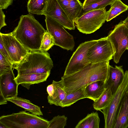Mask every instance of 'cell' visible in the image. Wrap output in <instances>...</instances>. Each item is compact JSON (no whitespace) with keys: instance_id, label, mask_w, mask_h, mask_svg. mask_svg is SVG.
Segmentation results:
<instances>
[{"instance_id":"6da1fadb","label":"cell","mask_w":128,"mask_h":128,"mask_svg":"<svg viewBox=\"0 0 128 128\" xmlns=\"http://www.w3.org/2000/svg\"><path fill=\"white\" fill-rule=\"evenodd\" d=\"M110 61L90 63L71 74L61 77L67 94L84 87L96 81L105 83L108 76Z\"/></svg>"},{"instance_id":"7a4b0ae2","label":"cell","mask_w":128,"mask_h":128,"mask_svg":"<svg viewBox=\"0 0 128 128\" xmlns=\"http://www.w3.org/2000/svg\"><path fill=\"white\" fill-rule=\"evenodd\" d=\"M17 26L11 33L29 51L40 50L44 34L46 32L30 13L22 15Z\"/></svg>"},{"instance_id":"3957f363","label":"cell","mask_w":128,"mask_h":128,"mask_svg":"<svg viewBox=\"0 0 128 128\" xmlns=\"http://www.w3.org/2000/svg\"><path fill=\"white\" fill-rule=\"evenodd\" d=\"M14 65L13 68L17 70L18 75L50 72L53 67L49 54L41 50L30 51L20 63Z\"/></svg>"},{"instance_id":"277c9868","label":"cell","mask_w":128,"mask_h":128,"mask_svg":"<svg viewBox=\"0 0 128 128\" xmlns=\"http://www.w3.org/2000/svg\"><path fill=\"white\" fill-rule=\"evenodd\" d=\"M0 122L7 128H48L49 123L46 120L25 110L2 116Z\"/></svg>"},{"instance_id":"5b68a950","label":"cell","mask_w":128,"mask_h":128,"mask_svg":"<svg viewBox=\"0 0 128 128\" xmlns=\"http://www.w3.org/2000/svg\"><path fill=\"white\" fill-rule=\"evenodd\" d=\"M107 12L105 8L90 11L82 14L74 22L80 32L92 33L100 28L106 21Z\"/></svg>"},{"instance_id":"8992f818","label":"cell","mask_w":128,"mask_h":128,"mask_svg":"<svg viewBox=\"0 0 128 128\" xmlns=\"http://www.w3.org/2000/svg\"><path fill=\"white\" fill-rule=\"evenodd\" d=\"M128 91V70L124 72L123 80L114 94L108 105L101 111L104 119L105 128H113L117 112L122 99Z\"/></svg>"},{"instance_id":"52a82bcc","label":"cell","mask_w":128,"mask_h":128,"mask_svg":"<svg viewBox=\"0 0 128 128\" xmlns=\"http://www.w3.org/2000/svg\"><path fill=\"white\" fill-rule=\"evenodd\" d=\"M106 37L111 43L114 52V61L117 64L128 48V27L121 21Z\"/></svg>"},{"instance_id":"ba28073f","label":"cell","mask_w":128,"mask_h":128,"mask_svg":"<svg viewBox=\"0 0 128 128\" xmlns=\"http://www.w3.org/2000/svg\"><path fill=\"white\" fill-rule=\"evenodd\" d=\"M45 21L47 31L52 36L54 45L68 50H72L75 44L73 36L52 18L45 16Z\"/></svg>"},{"instance_id":"9c48e42d","label":"cell","mask_w":128,"mask_h":128,"mask_svg":"<svg viewBox=\"0 0 128 128\" xmlns=\"http://www.w3.org/2000/svg\"><path fill=\"white\" fill-rule=\"evenodd\" d=\"M98 40L86 41L79 45L70 58L64 75L74 73L90 63L87 58L88 52L96 43Z\"/></svg>"},{"instance_id":"30bf717a","label":"cell","mask_w":128,"mask_h":128,"mask_svg":"<svg viewBox=\"0 0 128 128\" xmlns=\"http://www.w3.org/2000/svg\"><path fill=\"white\" fill-rule=\"evenodd\" d=\"M114 54L111 42L106 37L98 40L96 43L89 50L88 58L90 63L110 61Z\"/></svg>"},{"instance_id":"8fae6325","label":"cell","mask_w":128,"mask_h":128,"mask_svg":"<svg viewBox=\"0 0 128 128\" xmlns=\"http://www.w3.org/2000/svg\"><path fill=\"white\" fill-rule=\"evenodd\" d=\"M4 46L13 64L20 63L26 56L29 51L22 45L11 33L0 32Z\"/></svg>"},{"instance_id":"7c38bea8","label":"cell","mask_w":128,"mask_h":128,"mask_svg":"<svg viewBox=\"0 0 128 128\" xmlns=\"http://www.w3.org/2000/svg\"><path fill=\"white\" fill-rule=\"evenodd\" d=\"M43 15L54 19L65 28L75 29L74 22L68 16L57 0H48Z\"/></svg>"},{"instance_id":"4fadbf2b","label":"cell","mask_w":128,"mask_h":128,"mask_svg":"<svg viewBox=\"0 0 128 128\" xmlns=\"http://www.w3.org/2000/svg\"><path fill=\"white\" fill-rule=\"evenodd\" d=\"M18 84L12 68L0 76V90L6 99L13 98L18 95Z\"/></svg>"},{"instance_id":"5bb4252c","label":"cell","mask_w":128,"mask_h":128,"mask_svg":"<svg viewBox=\"0 0 128 128\" xmlns=\"http://www.w3.org/2000/svg\"><path fill=\"white\" fill-rule=\"evenodd\" d=\"M124 72L122 66H109L108 76L105 83V88H109L113 95L122 82Z\"/></svg>"},{"instance_id":"9a60e30c","label":"cell","mask_w":128,"mask_h":128,"mask_svg":"<svg viewBox=\"0 0 128 128\" xmlns=\"http://www.w3.org/2000/svg\"><path fill=\"white\" fill-rule=\"evenodd\" d=\"M69 18L73 22L83 11V4L79 0H57Z\"/></svg>"},{"instance_id":"2e32d148","label":"cell","mask_w":128,"mask_h":128,"mask_svg":"<svg viewBox=\"0 0 128 128\" xmlns=\"http://www.w3.org/2000/svg\"><path fill=\"white\" fill-rule=\"evenodd\" d=\"M50 72L44 73H30L17 75L15 79L18 85L21 84L28 90L32 84L46 81Z\"/></svg>"},{"instance_id":"e0dca14e","label":"cell","mask_w":128,"mask_h":128,"mask_svg":"<svg viewBox=\"0 0 128 128\" xmlns=\"http://www.w3.org/2000/svg\"><path fill=\"white\" fill-rule=\"evenodd\" d=\"M128 127V91L123 97L118 110L113 128Z\"/></svg>"},{"instance_id":"ac0fdd59","label":"cell","mask_w":128,"mask_h":128,"mask_svg":"<svg viewBox=\"0 0 128 128\" xmlns=\"http://www.w3.org/2000/svg\"><path fill=\"white\" fill-rule=\"evenodd\" d=\"M106 88L105 82L103 81L98 80L94 82L85 88L86 98L94 102L99 98Z\"/></svg>"},{"instance_id":"d6986e66","label":"cell","mask_w":128,"mask_h":128,"mask_svg":"<svg viewBox=\"0 0 128 128\" xmlns=\"http://www.w3.org/2000/svg\"><path fill=\"white\" fill-rule=\"evenodd\" d=\"M7 101L11 102L17 106L24 109L34 114L40 116L43 114L40 108L31 102L29 100L16 96L14 98L6 99Z\"/></svg>"},{"instance_id":"ffe728a7","label":"cell","mask_w":128,"mask_h":128,"mask_svg":"<svg viewBox=\"0 0 128 128\" xmlns=\"http://www.w3.org/2000/svg\"><path fill=\"white\" fill-rule=\"evenodd\" d=\"M52 83L54 85V91L52 96L48 98V102L50 105L54 104L60 106L67 95L64 90L63 82L62 80L58 82L53 80Z\"/></svg>"},{"instance_id":"44dd1931","label":"cell","mask_w":128,"mask_h":128,"mask_svg":"<svg viewBox=\"0 0 128 128\" xmlns=\"http://www.w3.org/2000/svg\"><path fill=\"white\" fill-rule=\"evenodd\" d=\"M100 119L97 112L88 114L83 119L80 121L75 128H99Z\"/></svg>"},{"instance_id":"7402d4cb","label":"cell","mask_w":128,"mask_h":128,"mask_svg":"<svg viewBox=\"0 0 128 128\" xmlns=\"http://www.w3.org/2000/svg\"><path fill=\"white\" fill-rule=\"evenodd\" d=\"M85 88L84 87L67 94L60 106L62 108L68 107L80 100L86 98Z\"/></svg>"},{"instance_id":"603a6c76","label":"cell","mask_w":128,"mask_h":128,"mask_svg":"<svg viewBox=\"0 0 128 128\" xmlns=\"http://www.w3.org/2000/svg\"><path fill=\"white\" fill-rule=\"evenodd\" d=\"M110 8L107 12L106 21L108 22L128 9V6L120 0H114L110 5Z\"/></svg>"},{"instance_id":"cb8c5ba5","label":"cell","mask_w":128,"mask_h":128,"mask_svg":"<svg viewBox=\"0 0 128 128\" xmlns=\"http://www.w3.org/2000/svg\"><path fill=\"white\" fill-rule=\"evenodd\" d=\"M110 88H106L99 98L94 102L93 106L94 108L97 111L107 107L110 104L113 96Z\"/></svg>"},{"instance_id":"d4e9b609","label":"cell","mask_w":128,"mask_h":128,"mask_svg":"<svg viewBox=\"0 0 128 128\" xmlns=\"http://www.w3.org/2000/svg\"><path fill=\"white\" fill-rule=\"evenodd\" d=\"M48 0H28L27 3L29 13L37 15H43Z\"/></svg>"},{"instance_id":"484cf974","label":"cell","mask_w":128,"mask_h":128,"mask_svg":"<svg viewBox=\"0 0 128 128\" xmlns=\"http://www.w3.org/2000/svg\"><path fill=\"white\" fill-rule=\"evenodd\" d=\"M114 0H98L84 8L82 14L94 10L105 8L107 6L111 5Z\"/></svg>"},{"instance_id":"4316f807","label":"cell","mask_w":128,"mask_h":128,"mask_svg":"<svg viewBox=\"0 0 128 128\" xmlns=\"http://www.w3.org/2000/svg\"><path fill=\"white\" fill-rule=\"evenodd\" d=\"M67 119L64 115L55 116L49 121L48 128H64L66 125Z\"/></svg>"},{"instance_id":"83f0119b","label":"cell","mask_w":128,"mask_h":128,"mask_svg":"<svg viewBox=\"0 0 128 128\" xmlns=\"http://www.w3.org/2000/svg\"><path fill=\"white\" fill-rule=\"evenodd\" d=\"M54 45V42L52 36L47 31L43 36L40 50L47 51Z\"/></svg>"},{"instance_id":"f1b7e54d","label":"cell","mask_w":128,"mask_h":128,"mask_svg":"<svg viewBox=\"0 0 128 128\" xmlns=\"http://www.w3.org/2000/svg\"><path fill=\"white\" fill-rule=\"evenodd\" d=\"M13 65L0 52V76L13 68Z\"/></svg>"},{"instance_id":"f546056e","label":"cell","mask_w":128,"mask_h":128,"mask_svg":"<svg viewBox=\"0 0 128 128\" xmlns=\"http://www.w3.org/2000/svg\"><path fill=\"white\" fill-rule=\"evenodd\" d=\"M0 52L7 59L12 63V60L4 46L2 36L0 35Z\"/></svg>"},{"instance_id":"4dcf8cb0","label":"cell","mask_w":128,"mask_h":128,"mask_svg":"<svg viewBox=\"0 0 128 128\" xmlns=\"http://www.w3.org/2000/svg\"><path fill=\"white\" fill-rule=\"evenodd\" d=\"M13 0H0V8L2 9H6L12 5Z\"/></svg>"},{"instance_id":"1f68e13d","label":"cell","mask_w":128,"mask_h":128,"mask_svg":"<svg viewBox=\"0 0 128 128\" xmlns=\"http://www.w3.org/2000/svg\"><path fill=\"white\" fill-rule=\"evenodd\" d=\"M0 30L3 27L7 25L5 22V15L2 9L0 8Z\"/></svg>"},{"instance_id":"d6a6232c","label":"cell","mask_w":128,"mask_h":128,"mask_svg":"<svg viewBox=\"0 0 128 128\" xmlns=\"http://www.w3.org/2000/svg\"><path fill=\"white\" fill-rule=\"evenodd\" d=\"M46 90L48 94L47 99L51 98L54 94V84L52 83L48 85L47 87Z\"/></svg>"},{"instance_id":"836d02e7","label":"cell","mask_w":128,"mask_h":128,"mask_svg":"<svg viewBox=\"0 0 128 128\" xmlns=\"http://www.w3.org/2000/svg\"><path fill=\"white\" fill-rule=\"evenodd\" d=\"M7 100L5 98L2 92H0V104H3L7 103Z\"/></svg>"},{"instance_id":"e575fe53","label":"cell","mask_w":128,"mask_h":128,"mask_svg":"<svg viewBox=\"0 0 128 128\" xmlns=\"http://www.w3.org/2000/svg\"><path fill=\"white\" fill-rule=\"evenodd\" d=\"M98 0H84L83 4V8L86 6L94 3Z\"/></svg>"},{"instance_id":"d590c367","label":"cell","mask_w":128,"mask_h":128,"mask_svg":"<svg viewBox=\"0 0 128 128\" xmlns=\"http://www.w3.org/2000/svg\"><path fill=\"white\" fill-rule=\"evenodd\" d=\"M122 21L123 23L128 27V16L124 20Z\"/></svg>"},{"instance_id":"8d00e7d4","label":"cell","mask_w":128,"mask_h":128,"mask_svg":"<svg viewBox=\"0 0 128 128\" xmlns=\"http://www.w3.org/2000/svg\"><path fill=\"white\" fill-rule=\"evenodd\" d=\"M0 128H7V127L4 124L0 122Z\"/></svg>"},{"instance_id":"74e56055","label":"cell","mask_w":128,"mask_h":128,"mask_svg":"<svg viewBox=\"0 0 128 128\" xmlns=\"http://www.w3.org/2000/svg\"><path fill=\"white\" fill-rule=\"evenodd\" d=\"M127 50H128V48Z\"/></svg>"},{"instance_id":"f35d334b","label":"cell","mask_w":128,"mask_h":128,"mask_svg":"<svg viewBox=\"0 0 128 128\" xmlns=\"http://www.w3.org/2000/svg\"></svg>"}]
</instances>
